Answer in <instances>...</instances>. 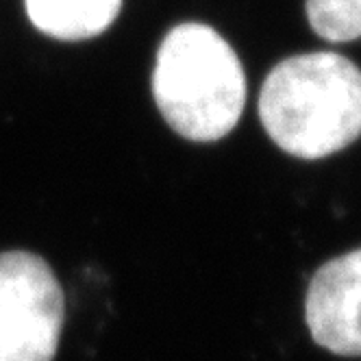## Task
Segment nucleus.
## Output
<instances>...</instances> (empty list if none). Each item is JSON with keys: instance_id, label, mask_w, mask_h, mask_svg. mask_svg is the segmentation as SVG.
I'll list each match as a JSON object with an SVG mask.
<instances>
[{"instance_id": "obj_3", "label": "nucleus", "mask_w": 361, "mask_h": 361, "mask_svg": "<svg viewBox=\"0 0 361 361\" xmlns=\"http://www.w3.org/2000/svg\"><path fill=\"white\" fill-rule=\"evenodd\" d=\"M63 312L61 286L42 257L0 255V361H53Z\"/></svg>"}, {"instance_id": "obj_5", "label": "nucleus", "mask_w": 361, "mask_h": 361, "mask_svg": "<svg viewBox=\"0 0 361 361\" xmlns=\"http://www.w3.org/2000/svg\"><path fill=\"white\" fill-rule=\"evenodd\" d=\"M35 27L48 37L79 42L100 35L120 13L122 0H24Z\"/></svg>"}, {"instance_id": "obj_4", "label": "nucleus", "mask_w": 361, "mask_h": 361, "mask_svg": "<svg viewBox=\"0 0 361 361\" xmlns=\"http://www.w3.org/2000/svg\"><path fill=\"white\" fill-rule=\"evenodd\" d=\"M305 318L318 346L344 357L361 355V248L324 264L314 274Z\"/></svg>"}, {"instance_id": "obj_1", "label": "nucleus", "mask_w": 361, "mask_h": 361, "mask_svg": "<svg viewBox=\"0 0 361 361\" xmlns=\"http://www.w3.org/2000/svg\"><path fill=\"white\" fill-rule=\"evenodd\" d=\"M259 118L281 150L329 157L361 135V70L335 53L281 61L262 87Z\"/></svg>"}, {"instance_id": "obj_2", "label": "nucleus", "mask_w": 361, "mask_h": 361, "mask_svg": "<svg viewBox=\"0 0 361 361\" xmlns=\"http://www.w3.org/2000/svg\"><path fill=\"white\" fill-rule=\"evenodd\" d=\"M152 94L172 131L192 142H216L242 118L246 76L235 50L218 31L185 22L159 46Z\"/></svg>"}, {"instance_id": "obj_6", "label": "nucleus", "mask_w": 361, "mask_h": 361, "mask_svg": "<svg viewBox=\"0 0 361 361\" xmlns=\"http://www.w3.org/2000/svg\"><path fill=\"white\" fill-rule=\"evenodd\" d=\"M307 20L326 42L361 37V0H307Z\"/></svg>"}]
</instances>
